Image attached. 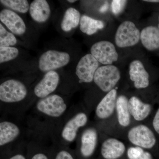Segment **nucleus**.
Listing matches in <instances>:
<instances>
[{
  "instance_id": "obj_25",
  "label": "nucleus",
  "mask_w": 159,
  "mask_h": 159,
  "mask_svg": "<svg viewBox=\"0 0 159 159\" xmlns=\"http://www.w3.org/2000/svg\"><path fill=\"white\" fill-rule=\"evenodd\" d=\"M17 40L14 34L9 32L0 24V47H10L15 45Z\"/></svg>"
},
{
  "instance_id": "obj_18",
  "label": "nucleus",
  "mask_w": 159,
  "mask_h": 159,
  "mask_svg": "<svg viewBox=\"0 0 159 159\" xmlns=\"http://www.w3.org/2000/svg\"><path fill=\"white\" fill-rule=\"evenodd\" d=\"M29 11L31 18L39 23L45 22L51 15V8L46 0H34L31 3Z\"/></svg>"
},
{
  "instance_id": "obj_13",
  "label": "nucleus",
  "mask_w": 159,
  "mask_h": 159,
  "mask_svg": "<svg viewBox=\"0 0 159 159\" xmlns=\"http://www.w3.org/2000/svg\"><path fill=\"white\" fill-rule=\"evenodd\" d=\"M0 20L13 33L21 35L25 33L26 27L19 16L11 10L4 9L0 12Z\"/></svg>"
},
{
  "instance_id": "obj_17",
  "label": "nucleus",
  "mask_w": 159,
  "mask_h": 159,
  "mask_svg": "<svg viewBox=\"0 0 159 159\" xmlns=\"http://www.w3.org/2000/svg\"><path fill=\"white\" fill-rule=\"evenodd\" d=\"M140 40L142 45L147 50L153 51L159 49V29L149 26L142 29Z\"/></svg>"
},
{
  "instance_id": "obj_4",
  "label": "nucleus",
  "mask_w": 159,
  "mask_h": 159,
  "mask_svg": "<svg viewBox=\"0 0 159 159\" xmlns=\"http://www.w3.org/2000/svg\"><path fill=\"white\" fill-rule=\"evenodd\" d=\"M127 139L134 146L144 149L153 148L157 142L153 132L144 124H139L131 128L127 133Z\"/></svg>"
},
{
  "instance_id": "obj_1",
  "label": "nucleus",
  "mask_w": 159,
  "mask_h": 159,
  "mask_svg": "<svg viewBox=\"0 0 159 159\" xmlns=\"http://www.w3.org/2000/svg\"><path fill=\"white\" fill-rule=\"evenodd\" d=\"M120 78L119 69L110 65L99 67L94 75L93 81L101 91L107 93L115 89Z\"/></svg>"
},
{
  "instance_id": "obj_2",
  "label": "nucleus",
  "mask_w": 159,
  "mask_h": 159,
  "mask_svg": "<svg viewBox=\"0 0 159 159\" xmlns=\"http://www.w3.org/2000/svg\"><path fill=\"white\" fill-rule=\"evenodd\" d=\"M140 37L141 32L135 25L130 21H125L117 29L115 43L120 48L133 47L139 43Z\"/></svg>"
},
{
  "instance_id": "obj_27",
  "label": "nucleus",
  "mask_w": 159,
  "mask_h": 159,
  "mask_svg": "<svg viewBox=\"0 0 159 159\" xmlns=\"http://www.w3.org/2000/svg\"><path fill=\"white\" fill-rule=\"evenodd\" d=\"M127 1L124 0H113L111 3L112 12L115 15L120 14L126 6Z\"/></svg>"
},
{
  "instance_id": "obj_8",
  "label": "nucleus",
  "mask_w": 159,
  "mask_h": 159,
  "mask_svg": "<svg viewBox=\"0 0 159 159\" xmlns=\"http://www.w3.org/2000/svg\"><path fill=\"white\" fill-rule=\"evenodd\" d=\"M98 61L91 54L81 57L76 67V74L80 83H89L93 80L94 75L99 68Z\"/></svg>"
},
{
  "instance_id": "obj_31",
  "label": "nucleus",
  "mask_w": 159,
  "mask_h": 159,
  "mask_svg": "<svg viewBox=\"0 0 159 159\" xmlns=\"http://www.w3.org/2000/svg\"><path fill=\"white\" fill-rule=\"evenodd\" d=\"M109 8V5L108 3H106L99 9V11L101 13H104L108 10Z\"/></svg>"
},
{
  "instance_id": "obj_33",
  "label": "nucleus",
  "mask_w": 159,
  "mask_h": 159,
  "mask_svg": "<svg viewBox=\"0 0 159 159\" xmlns=\"http://www.w3.org/2000/svg\"><path fill=\"white\" fill-rule=\"evenodd\" d=\"M144 2H148L158 3L159 2V0H146L144 1Z\"/></svg>"
},
{
  "instance_id": "obj_34",
  "label": "nucleus",
  "mask_w": 159,
  "mask_h": 159,
  "mask_svg": "<svg viewBox=\"0 0 159 159\" xmlns=\"http://www.w3.org/2000/svg\"><path fill=\"white\" fill-rule=\"evenodd\" d=\"M76 1H70H70H68V2H69V3H73L75 2H76Z\"/></svg>"
},
{
  "instance_id": "obj_12",
  "label": "nucleus",
  "mask_w": 159,
  "mask_h": 159,
  "mask_svg": "<svg viewBox=\"0 0 159 159\" xmlns=\"http://www.w3.org/2000/svg\"><path fill=\"white\" fill-rule=\"evenodd\" d=\"M118 92L114 89L106 94L97 105L96 115L98 119L104 120L112 116L116 111Z\"/></svg>"
},
{
  "instance_id": "obj_23",
  "label": "nucleus",
  "mask_w": 159,
  "mask_h": 159,
  "mask_svg": "<svg viewBox=\"0 0 159 159\" xmlns=\"http://www.w3.org/2000/svg\"><path fill=\"white\" fill-rule=\"evenodd\" d=\"M0 2L6 7L22 13L28 12L30 8L26 0H1Z\"/></svg>"
},
{
  "instance_id": "obj_5",
  "label": "nucleus",
  "mask_w": 159,
  "mask_h": 159,
  "mask_svg": "<svg viewBox=\"0 0 159 159\" xmlns=\"http://www.w3.org/2000/svg\"><path fill=\"white\" fill-rule=\"evenodd\" d=\"M36 108L48 116L58 118L65 112L67 105L62 97L53 94L40 99L36 104Z\"/></svg>"
},
{
  "instance_id": "obj_30",
  "label": "nucleus",
  "mask_w": 159,
  "mask_h": 159,
  "mask_svg": "<svg viewBox=\"0 0 159 159\" xmlns=\"http://www.w3.org/2000/svg\"><path fill=\"white\" fill-rule=\"evenodd\" d=\"M31 159H48V158L45 155L39 153L34 155Z\"/></svg>"
},
{
  "instance_id": "obj_6",
  "label": "nucleus",
  "mask_w": 159,
  "mask_h": 159,
  "mask_svg": "<svg viewBox=\"0 0 159 159\" xmlns=\"http://www.w3.org/2000/svg\"><path fill=\"white\" fill-rule=\"evenodd\" d=\"M70 61V55L66 52L49 50L40 57L39 68L43 72L54 71L66 65Z\"/></svg>"
},
{
  "instance_id": "obj_22",
  "label": "nucleus",
  "mask_w": 159,
  "mask_h": 159,
  "mask_svg": "<svg viewBox=\"0 0 159 159\" xmlns=\"http://www.w3.org/2000/svg\"><path fill=\"white\" fill-rule=\"evenodd\" d=\"M104 27V23L102 21L94 19L88 16L83 15L80 18V29L83 33L88 35L95 34L98 30Z\"/></svg>"
},
{
  "instance_id": "obj_7",
  "label": "nucleus",
  "mask_w": 159,
  "mask_h": 159,
  "mask_svg": "<svg viewBox=\"0 0 159 159\" xmlns=\"http://www.w3.org/2000/svg\"><path fill=\"white\" fill-rule=\"evenodd\" d=\"M91 54L104 65H110L119 58L115 45L108 41H100L95 43L91 48Z\"/></svg>"
},
{
  "instance_id": "obj_21",
  "label": "nucleus",
  "mask_w": 159,
  "mask_h": 159,
  "mask_svg": "<svg viewBox=\"0 0 159 159\" xmlns=\"http://www.w3.org/2000/svg\"><path fill=\"white\" fill-rule=\"evenodd\" d=\"M80 14L78 10L74 8H68L65 12L61 24L63 31L68 32L77 28L80 23Z\"/></svg>"
},
{
  "instance_id": "obj_15",
  "label": "nucleus",
  "mask_w": 159,
  "mask_h": 159,
  "mask_svg": "<svg viewBox=\"0 0 159 159\" xmlns=\"http://www.w3.org/2000/svg\"><path fill=\"white\" fill-rule=\"evenodd\" d=\"M98 135L97 129L90 127L84 131L80 139V151L83 156L91 157L97 148Z\"/></svg>"
},
{
  "instance_id": "obj_28",
  "label": "nucleus",
  "mask_w": 159,
  "mask_h": 159,
  "mask_svg": "<svg viewBox=\"0 0 159 159\" xmlns=\"http://www.w3.org/2000/svg\"><path fill=\"white\" fill-rule=\"evenodd\" d=\"M55 159H74L71 154L65 150L60 152L56 156Z\"/></svg>"
},
{
  "instance_id": "obj_16",
  "label": "nucleus",
  "mask_w": 159,
  "mask_h": 159,
  "mask_svg": "<svg viewBox=\"0 0 159 159\" xmlns=\"http://www.w3.org/2000/svg\"><path fill=\"white\" fill-rule=\"evenodd\" d=\"M129 108L131 117L138 122L146 119L152 111L150 104L143 102L136 96H133L129 99Z\"/></svg>"
},
{
  "instance_id": "obj_11",
  "label": "nucleus",
  "mask_w": 159,
  "mask_h": 159,
  "mask_svg": "<svg viewBox=\"0 0 159 159\" xmlns=\"http://www.w3.org/2000/svg\"><path fill=\"white\" fill-rule=\"evenodd\" d=\"M88 121L87 115L84 112L76 114L67 122L61 132L62 139L69 142L75 140L80 129L86 125Z\"/></svg>"
},
{
  "instance_id": "obj_20",
  "label": "nucleus",
  "mask_w": 159,
  "mask_h": 159,
  "mask_svg": "<svg viewBox=\"0 0 159 159\" xmlns=\"http://www.w3.org/2000/svg\"><path fill=\"white\" fill-rule=\"evenodd\" d=\"M20 134V129L17 125L9 121L0 123V145H7L13 142Z\"/></svg>"
},
{
  "instance_id": "obj_35",
  "label": "nucleus",
  "mask_w": 159,
  "mask_h": 159,
  "mask_svg": "<svg viewBox=\"0 0 159 159\" xmlns=\"http://www.w3.org/2000/svg\"><path fill=\"white\" fill-rule=\"evenodd\" d=\"M158 28L159 29V25H158Z\"/></svg>"
},
{
  "instance_id": "obj_3",
  "label": "nucleus",
  "mask_w": 159,
  "mask_h": 159,
  "mask_svg": "<svg viewBox=\"0 0 159 159\" xmlns=\"http://www.w3.org/2000/svg\"><path fill=\"white\" fill-rule=\"evenodd\" d=\"M28 90L19 80L10 79L0 85V100L6 103L20 102L25 98Z\"/></svg>"
},
{
  "instance_id": "obj_32",
  "label": "nucleus",
  "mask_w": 159,
  "mask_h": 159,
  "mask_svg": "<svg viewBox=\"0 0 159 159\" xmlns=\"http://www.w3.org/2000/svg\"><path fill=\"white\" fill-rule=\"evenodd\" d=\"M9 159H26L24 156L21 154L16 155Z\"/></svg>"
},
{
  "instance_id": "obj_10",
  "label": "nucleus",
  "mask_w": 159,
  "mask_h": 159,
  "mask_svg": "<svg viewBox=\"0 0 159 159\" xmlns=\"http://www.w3.org/2000/svg\"><path fill=\"white\" fill-rule=\"evenodd\" d=\"M59 76L54 71L47 72L34 89L35 96L43 98L50 96L56 89L59 83Z\"/></svg>"
},
{
  "instance_id": "obj_14",
  "label": "nucleus",
  "mask_w": 159,
  "mask_h": 159,
  "mask_svg": "<svg viewBox=\"0 0 159 159\" xmlns=\"http://www.w3.org/2000/svg\"><path fill=\"white\" fill-rule=\"evenodd\" d=\"M126 149L125 145L119 139L109 138L102 142L101 153L105 159H118L124 154Z\"/></svg>"
},
{
  "instance_id": "obj_26",
  "label": "nucleus",
  "mask_w": 159,
  "mask_h": 159,
  "mask_svg": "<svg viewBox=\"0 0 159 159\" xmlns=\"http://www.w3.org/2000/svg\"><path fill=\"white\" fill-rule=\"evenodd\" d=\"M18 50L11 47H0V63L7 62L17 57Z\"/></svg>"
},
{
  "instance_id": "obj_19",
  "label": "nucleus",
  "mask_w": 159,
  "mask_h": 159,
  "mask_svg": "<svg viewBox=\"0 0 159 159\" xmlns=\"http://www.w3.org/2000/svg\"><path fill=\"white\" fill-rule=\"evenodd\" d=\"M116 112L119 125L124 128L128 127L130 124L131 116L129 108V99L125 95L118 96Z\"/></svg>"
},
{
  "instance_id": "obj_9",
  "label": "nucleus",
  "mask_w": 159,
  "mask_h": 159,
  "mask_svg": "<svg viewBox=\"0 0 159 159\" xmlns=\"http://www.w3.org/2000/svg\"><path fill=\"white\" fill-rule=\"evenodd\" d=\"M129 78L134 87L138 89L148 87L149 84V75L144 65L139 60H134L129 66Z\"/></svg>"
},
{
  "instance_id": "obj_24",
  "label": "nucleus",
  "mask_w": 159,
  "mask_h": 159,
  "mask_svg": "<svg viewBox=\"0 0 159 159\" xmlns=\"http://www.w3.org/2000/svg\"><path fill=\"white\" fill-rule=\"evenodd\" d=\"M127 156L129 159H152L150 152L146 151L144 148L135 146L128 148Z\"/></svg>"
},
{
  "instance_id": "obj_29",
  "label": "nucleus",
  "mask_w": 159,
  "mask_h": 159,
  "mask_svg": "<svg viewBox=\"0 0 159 159\" xmlns=\"http://www.w3.org/2000/svg\"><path fill=\"white\" fill-rule=\"evenodd\" d=\"M152 126L156 132L159 134V108L158 109L152 121Z\"/></svg>"
}]
</instances>
